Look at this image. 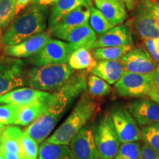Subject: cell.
<instances>
[{
    "label": "cell",
    "instance_id": "37",
    "mask_svg": "<svg viewBox=\"0 0 159 159\" xmlns=\"http://www.w3.org/2000/svg\"><path fill=\"white\" fill-rule=\"evenodd\" d=\"M58 0H33L31 4L42 6V7H49L50 5H53Z\"/></svg>",
    "mask_w": 159,
    "mask_h": 159
},
{
    "label": "cell",
    "instance_id": "7",
    "mask_svg": "<svg viewBox=\"0 0 159 159\" xmlns=\"http://www.w3.org/2000/svg\"><path fill=\"white\" fill-rule=\"evenodd\" d=\"M94 136L99 159H113L116 156L121 142L110 114H105L99 121Z\"/></svg>",
    "mask_w": 159,
    "mask_h": 159
},
{
    "label": "cell",
    "instance_id": "27",
    "mask_svg": "<svg viewBox=\"0 0 159 159\" xmlns=\"http://www.w3.org/2000/svg\"><path fill=\"white\" fill-rule=\"evenodd\" d=\"M89 25L91 26L95 33L101 35L114 27L106 19L102 13L96 7H91Z\"/></svg>",
    "mask_w": 159,
    "mask_h": 159
},
{
    "label": "cell",
    "instance_id": "43",
    "mask_svg": "<svg viewBox=\"0 0 159 159\" xmlns=\"http://www.w3.org/2000/svg\"><path fill=\"white\" fill-rule=\"evenodd\" d=\"M0 159H5V158H4L3 155H2V152H0Z\"/></svg>",
    "mask_w": 159,
    "mask_h": 159
},
{
    "label": "cell",
    "instance_id": "44",
    "mask_svg": "<svg viewBox=\"0 0 159 159\" xmlns=\"http://www.w3.org/2000/svg\"><path fill=\"white\" fill-rule=\"evenodd\" d=\"M2 38V29L0 28V39Z\"/></svg>",
    "mask_w": 159,
    "mask_h": 159
},
{
    "label": "cell",
    "instance_id": "42",
    "mask_svg": "<svg viewBox=\"0 0 159 159\" xmlns=\"http://www.w3.org/2000/svg\"><path fill=\"white\" fill-rule=\"evenodd\" d=\"M5 125H3L2 123L0 122V135L2 134V133L3 132V130H5Z\"/></svg>",
    "mask_w": 159,
    "mask_h": 159
},
{
    "label": "cell",
    "instance_id": "20",
    "mask_svg": "<svg viewBox=\"0 0 159 159\" xmlns=\"http://www.w3.org/2000/svg\"><path fill=\"white\" fill-rule=\"evenodd\" d=\"M125 71L121 60H108L99 61L91 72L112 85L118 82Z\"/></svg>",
    "mask_w": 159,
    "mask_h": 159
},
{
    "label": "cell",
    "instance_id": "2",
    "mask_svg": "<svg viewBox=\"0 0 159 159\" xmlns=\"http://www.w3.org/2000/svg\"><path fill=\"white\" fill-rule=\"evenodd\" d=\"M49 7L31 4L10 24L2 35L4 46H13L42 33L47 27Z\"/></svg>",
    "mask_w": 159,
    "mask_h": 159
},
{
    "label": "cell",
    "instance_id": "29",
    "mask_svg": "<svg viewBox=\"0 0 159 159\" xmlns=\"http://www.w3.org/2000/svg\"><path fill=\"white\" fill-rule=\"evenodd\" d=\"M142 145L139 142L122 144L118 153L113 159H141Z\"/></svg>",
    "mask_w": 159,
    "mask_h": 159
},
{
    "label": "cell",
    "instance_id": "9",
    "mask_svg": "<svg viewBox=\"0 0 159 159\" xmlns=\"http://www.w3.org/2000/svg\"><path fill=\"white\" fill-rule=\"evenodd\" d=\"M75 51L68 42L51 39L39 53L32 56L31 62L35 66L68 63L69 57Z\"/></svg>",
    "mask_w": 159,
    "mask_h": 159
},
{
    "label": "cell",
    "instance_id": "5",
    "mask_svg": "<svg viewBox=\"0 0 159 159\" xmlns=\"http://www.w3.org/2000/svg\"><path fill=\"white\" fill-rule=\"evenodd\" d=\"M134 26L144 41L159 38V2L139 0L134 8Z\"/></svg>",
    "mask_w": 159,
    "mask_h": 159
},
{
    "label": "cell",
    "instance_id": "28",
    "mask_svg": "<svg viewBox=\"0 0 159 159\" xmlns=\"http://www.w3.org/2000/svg\"><path fill=\"white\" fill-rule=\"evenodd\" d=\"M87 88L89 89V94L94 98L106 96L112 90L110 84L94 75H91L88 77Z\"/></svg>",
    "mask_w": 159,
    "mask_h": 159
},
{
    "label": "cell",
    "instance_id": "31",
    "mask_svg": "<svg viewBox=\"0 0 159 159\" xmlns=\"http://www.w3.org/2000/svg\"><path fill=\"white\" fill-rule=\"evenodd\" d=\"M23 107L14 104L0 105V122L5 125L14 124Z\"/></svg>",
    "mask_w": 159,
    "mask_h": 159
},
{
    "label": "cell",
    "instance_id": "22",
    "mask_svg": "<svg viewBox=\"0 0 159 159\" xmlns=\"http://www.w3.org/2000/svg\"><path fill=\"white\" fill-rule=\"evenodd\" d=\"M81 5L92 7L93 0H58L52 7L49 14V27L52 28L60 19Z\"/></svg>",
    "mask_w": 159,
    "mask_h": 159
},
{
    "label": "cell",
    "instance_id": "38",
    "mask_svg": "<svg viewBox=\"0 0 159 159\" xmlns=\"http://www.w3.org/2000/svg\"><path fill=\"white\" fill-rule=\"evenodd\" d=\"M122 1L125 3L128 11H133L134 10L139 0H122Z\"/></svg>",
    "mask_w": 159,
    "mask_h": 159
},
{
    "label": "cell",
    "instance_id": "12",
    "mask_svg": "<svg viewBox=\"0 0 159 159\" xmlns=\"http://www.w3.org/2000/svg\"><path fill=\"white\" fill-rule=\"evenodd\" d=\"M51 39L49 31H43L13 46H4L3 52L5 55L13 57H27L36 55Z\"/></svg>",
    "mask_w": 159,
    "mask_h": 159
},
{
    "label": "cell",
    "instance_id": "24",
    "mask_svg": "<svg viewBox=\"0 0 159 159\" xmlns=\"http://www.w3.org/2000/svg\"><path fill=\"white\" fill-rule=\"evenodd\" d=\"M39 159H76L68 145L42 142L39 148Z\"/></svg>",
    "mask_w": 159,
    "mask_h": 159
},
{
    "label": "cell",
    "instance_id": "35",
    "mask_svg": "<svg viewBox=\"0 0 159 159\" xmlns=\"http://www.w3.org/2000/svg\"><path fill=\"white\" fill-rule=\"evenodd\" d=\"M141 159H159V151L144 143L142 145Z\"/></svg>",
    "mask_w": 159,
    "mask_h": 159
},
{
    "label": "cell",
    "instance_id": "8",
    "mask_svg": "<svg viewBox=\"0 0 159 159\" xmlns=\"http://www.w3.org/2000/svg\"><path fill=\"white\" fill-rule=\"evenodd\" d=\"M111 118L119 141L124 143L139 142L142 139V130L138 122L125 107H115L112 109Z\"/></svg>",
    "mask_w": 159,
    "mask_h": 159
},
{
    "label": "cell",
    "instance_id": "18",
    "mask_svg": "<svg viewBox=\"0 0 159 159\" xmlns=\"http://www.w3.org/2000/svg\"><path fill=\"white\" fill-rule=\"evenodd\" d=\"M99 47L133 46V35L130 27L122 24L109 30L97 38Z\"/></svg>",
    "mask_w": 159,
    "mask_h": 159
},
{
    "label": "cell",
    "instance_id": "26",
    "mask_svg": "<svg viewBox=\"0 0 159 159\" xmlns=\"http://www.w3.org/2000/svg\"><path fill=\"white\" fill-rule=\"evenodd\" d=\"M132 48V46L99 47L92 51V55L97 61L120 60Z\"/></svg>",
    "mask_w": 159,
    "mask_h": 159
},
{
    "label": "cell",
    "instance_id": "23",
    "mask_svg": "<svg viewBox=\"0 0 159 159\" xmlns=\"http://www.w3.org/2000/svg\"><path fill=\"white\" fill-rule=\"evenodd\" d=\"M49 105L50 104L48 97L45 100L39 101L33 104L24 106L20 111L19 116L14 125H21V126L30 125L35 120L47 113L49 108Z\"/></svg>",
    "mask_w": 159,
    "mask_h": 159
},
{
    "label": "cell",
    "instance_id": "40",
    "mask_svg": "<svg viewBox=\"0 0 159 159\" xmlns=\"http://www.w3.org/2000/svg\"><path fill=\"white\" fill-rule=\"evenodd\" d=\"M153 81L155 87L159 94V65L157 67L156 70L153 72Z\"/></svg>",
    "mask_w": 159,
    "mask_h": 159
},
{
    "label": "cell",
    "instance_id": "25",
    "mask_svg": "<svg viewBox=\"0 0 159 159\" xmlns=\"http://www.w3.org/2000/svg\"><path fill=\"white\" fill-rule=\"evenodd\" d=\"M97 61L90 50L78 49L75 50L69 57L68 64L71 68L76 70L91 71L97 64Z\"/></svg>",
    "mask_w": 159,
    "mask_h": 159
},
{
    "label": "cell",
    "instance_id": "10",
    "mask_svg": "<svg viewBox=\"0 0 159 159\" xmlns=\"http://www.w3.org/2000/svg\"><path fill=\"white\" fill-rule=\"evenodd\" d=\"M24 63L17 58H0V96L26 84Z\"/></svg>",
    "mask_w": 159,
    "mask_h": 159
},
{
    "label": "cell",
    "instance_id": "45",
    "mask_svg": "<svg viewBox=\"0 0 159 159\" xmlns=\"http://www.w3.org/2000/svg\"><path fill=\"white\" fill-rule=\"evenodd\" d=\"M23 159H30V158H26V157H24Z\"/></svg>",
    "mask_w": 159,
    "mask_h": 159
},
{
    "label": "cell",
    "instance_id": "21",
    "mask_svg": "<svg viewBox=\"0 0 159 159\" xmlns=\"http://www.w3.org/2000/svg\"><path fill=\"white\" fill-rule=\"evenodd\" d=\"M22 134L19 127H6L0 135V152H14L24 156L21 150Z\"/></svg>",
    "mask_w": 159,
    "mask_h": 159
},
{
    "label": "cell",
    "instance_id": "14",
    "mask_svg": "<svg viewBox=\"0 0 159 159\" xmlns=\"http://www.w3.org/2000/svg\"><path fill=\"white\" fill-rule=\"evenodd\" d=\"M69 144L76 159H99L94 134L89 127H83Z\"/></svg>",
    "mask_w": 159,
    "mask_h": 159
},
{
    "label": "cell",
    "instance_id": "19",
    "mask_svg": "<svg viewBox=\"0 0 159 159\" xmlns=\"http://www.w3.org/2000/svg\"><path fill=\"white\" fill-rule=\"evenodd\" d=\"M94 2L114 27L122 25L128 17V9L122 0H94Z\"/></svg>",
    "mask_w": 159,
    "mask_h": 159
},
{
    "label": "cell",
    "instance_id": "32",
    "mask_svg": "<svg viewBox=\"0 0 159 159\" xmlns=\"http://www.w3.org/2000/svg\"><path fill=\"white\" fill-rule=\"evenodd\" d=\"M142 134L144 143L159 151V122L142 128Z\"/></svg>",
    "mask_w": 159,
    "mask_h": 159
},
{
    "label": "cell",
    "instance_id": "13",
    "mask_svg": "<svg viewBox=\"0 0 159 159\" xmlns=\"http://www.w3.org/2000/svg\"><path fill=\"white\" fill-rule=\"evenodd\" d=\"M91 8V6L86 5L78 6L60 19L52 28L49 30L51 35L57 39H62L63 37L71 30L89 24Z\"/></svg>",
    "mask_w": 159,
    "mask_h": 159
},
{
    "label": "cell",
    "instance_id": "17",
    "mask_svg": "<svg viewBox=\"0 0 159 159\" xmlns=\"http://www.w3.org/2000/svg\"><path fill=\"white\" fill-rule=\"evenodd\" d=\"M97 38V33L89 24H86L71 30L63 37L62 40L70 43L75 50L78 49L94 50L99 48Z\"/></svg>",
    "mask_w": 159,
    "mask_h": 159
},
{
    "label": "cell",
    "instance_id": "30",
    "mask_svg": "<svg viewBox=\"0 0 159 159\" xmlns=\"http://www.w3.org/2000/svg\"><path fill=\"white\" fill-rule=\"evenodd\" d=\"M16 16V0H0V28L7 27Z\"/></svg>",
    "mask_w": 159,
    "mask_h": 159
},
{
    "label": "cell",
    "instance_id": "39",
    "mask_svg": "<svg viewBox=\"0 0 159 159\" xmlns=\"http://www.w3.org/2000/svg\"><path fill=\"white\" fill-rule=\"evenodd\" d=\"M5 159H23L24 156L14 152H4L2 153Z\"/></svg>",
    "mask_w": 159,
    "mask_h": 159
},
{
    "label": "cell",
    "instance_id": "4",
    "mask_svg": "<svg viewBox=\"0 0 159 159\" xmlns=\"http://www.w3.org/2000/svg\"><path fill=\"white\" fill-rule=\"evenodd\" d=\"M75 73L68 63L34 66L28 71L27 82L32 89L40 91H55Z\"/></svg>",
    "mask_w": 159,
    "mask_h": 159
},
{
    "label": "cell",
    "instance_id": "3",
    "mask_svg": "<svg viewBox=\"0 0 159 159\" xmlns=\"http://www.w3.org/2000/svg\"><path fill=\"white\" fill-rule=\"evenodd\" d=\"M99 111V104L85 91L70 115L46 142L68 145L75 135Z\"/></svg>",
    "mask_w": 159,
    "mask_h": 159
},
{
    "label": "cell",
    "instance_id": "1",
    "mask_svg": "<svg viewBox=\"0 0 159 159\" xmlns=\"http://www.w3.org/2000/svg\"><path fill=\"white\" fill-rule=\"evenodd\" d=\"M88 72L74 73L68 80L49 97V108L47 113L25 128L27 133L38 143L43 142L49 136L57 122L71 107L75 99L86 91Z\"/></svg>",
    "mask_w": 159,
    "mask_h": 159
},
{
    "label": "cell",
    "instance_id": "33",
    "mask_svg": "<svg viewBox=\"0 0 159 159\" xmlns=\"http://www.w3.org/2000/svg\"><path fill=\"white\" fill-rule=\"evenodd\" d=\"M39 148L36 141L24 131L21 137V150L24 157L36 159L39 156Z\"/></svg>",
    "mask_w": 159,
    "mask_h": 159
},
{
    "label": "cell",
    "instance_id": "11",
    "mask_svg": "<svg viewBox=\"0 0 159 159\" xmlns=\"http://www.w3.org/2000/svg\"><path fill=\"white\" fill-rule=\"evenodd\" d=\"M125 71L135 74H152L158 66L146 48L137 47L132 48L120 59Z\"/></svg>",
    "mask_w": 159,
    "mask_h": 159
},
{
    "label": "cell",
    "instance_id": "16",
    "mask_svg": "<svg viewBox=\"0 0 159 159\" xmlns=\"http://www.w3.org/2000/svg\"><path fill=\"white\" fill-rule=\"evenodd\" d=\"M49 95V92L37 90L35 89H17L0 96V103L27 106L39 101L45 100L48 98Z\"/></svg>",
    "mask_w": 159,
    "mask_h": 159
},
{
    "label": "cell",
    "instance_id": "34",
    "mask_svg": "<svg viewBox=\"0 0 159 159\" xmlns=\"http://www.w3.org/2000/svg\"><path fill=\"white\" fill-rule=\"evenodd\" d=\"M144 45L154 61L159 64V38L145 40Z\"/></svg>",
    "mask_w": 159,
    "mask_h": 159
},
{
    "label": "cell",
    "instance_id": "41",
    "mask_svg": "<svg viewBox=\"0 0 159 159\" xmlns=\"http://www.w3.org/2000/svg\"><path fill=\"white\" fill-rule=\"evenodd\" d=\"M150 99H152V100L156 101V102L159 103V94L158 93V91H155V92H153L152 94V95H151Z\"/></svg>",
    "mask_w": 159,
    "mask_h": 159
},
{
    "label": "cell",
    "instance_id": "15",
    "mask_svg": "<svg viewBox=\"0 0 159 159\" xmlns=\"http://www.w3.org/2000/svg\"><path fill=\"white\" fill-rule=\"evenodd\" d=\"M128 109L141 128L159 122V103L152 99H137L129 105Z\"/></svg>",
    "mask_w": 159,
    "mask_h": 159
},
{
    "label": "cell",
    "instance_id": "6",
    "mask_svg": "<svg viewBox=\"0 0 159 159\" xmlns=\"http://www.w3.org/2000/svg\"><path fill=\"white\" fill-rule=\"evenodd\" d=\"M115 91L119 96L134 98H150L156 89L153 73L149 75L135 74L125 71L118 82L115 83Z\"/></svg>",
    "mask_w": 159,
    "mask_h": 159
},
{
    "label": "cell",
    "instance_id": "36",
    "mask_svg": "<svg viewBox=\"0 0 159 159\" xmlns=\"http://www.w3.org/2000/svg\"><path fill=\"white\" fill-rule=\"evenodd\" d=\"M33 0H16V16L27 7Z\"/></svg>",
    "mask_w": 159,
    "mask_h": 159
}]
</instances>
